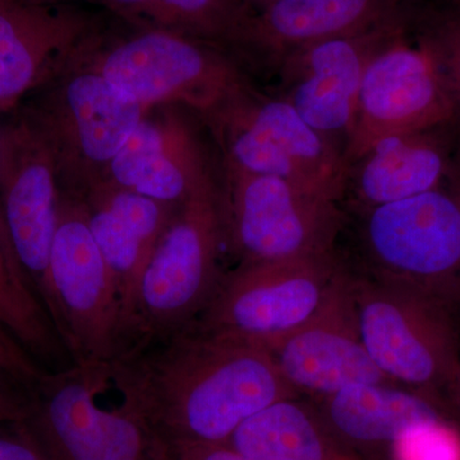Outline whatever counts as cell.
<instances>
[{"mask_svg": "<svg viewBox=\"0 0 460 460\" xmlns=\"http://www.w3.org/2000/svg\"><path fill=\"white\" fill-rule=\"evenodd\" d=\"M109 376L164 444H228L257 413L299 396L266 348L195 323L127 348L109 362Z\"/></svg>", "mask_w": 460, "mask_h": 460, "instance_id": "6da1fadb", "label": "cell"}, {"mask_svg": "<svg viewBox=\"0 0 460 460\" xmlns=\"http://www.w3.org/2000/svg\"><path fill=\"white\" fill-rule=\"evenodd\" d=\"M126 26L123 33L102 27L75 63L99 72L147 111L181 104L205 115L250 84L238 60L223 48Z\"/></svg>", "mask_w": 460, "mask_h": 460, "instance_id": "7a4b0ae2", "label": "cell"}, {"mask_svg": "<svg viewBox=\"0 0 460 460\" xmlns=\"http://www.w3.org/2000/svg\"><path fill=\"white\" fill-rule=\"evenodd\" d=\"M224 243L222 196L210 172L175 208L142 275L135 314L118 354L199 319L223 279Z\"/></svg>", "mask_w": 460, "mask_h": 460, "instance_id": "3957f363", "label": "cell"}, {"mask_svg": "<svg viewBox=\"0 0 460 460\" xmlns=\"http://www.w3.org/2000/svg\"><path fill=\"white\" fill-rule=\"evenodd\" d=\"M352 296L359 334L378 370L392 383L441 402L460 367L453 305L367 274H352Z\"/></svg>", "mask_w": 460, "mask_h": 460, "instance_id": "277c9868", "label": "cell"}, {"mask_svg": "<svg viewBox=\"0 0 460 460\" xmlns=\"http://www.w3.org/2000/svg\"><path fill=\"white\" fill-rule=\"evenodd\" d=\"M208 124L226 164L343 198L348 165L341 148L279 96L262 95L247 84L215 108Z\"/></svg>", "mask_w": 460, "mask_h": 460, "instance_id": "5b68a950", "label": "cell"}, {"mask_svg": "<svg viewBox=\"0 0 460 460\" xmlns=\"http://www.w3.org/2000/svg\"><path fill=\"white\" fill-rule=\"evenodd\" d=\"M334 251L275 261L239 263L224 274L195 325L270 348L313 320L348 275Z\"/></svg>", "mask_w": 460, "mask_h": 460, "instance_id": "8992f818", "label": "cell"}, {"mask_svg": "<svg viewBox=\"0 0 460 460\" xmlns=\"http://www.w3.org/2000/svg\"><path fill=\"white\" fill-rule=\"evenodd\" d=\"M38 93L25 111L53 148L60 190L77 196L104 181L111 160L151 111L78 63Z\"/></svg>", "mask_w": 460, "mask_h": 460, "instance_id": "52a82bcc", "label": "cell"}, {"mask_svg": "<svg viewBox=\"0 0 460 460\" xmlns=\"http://www.w3.org/2000/svg\"><path fill=\"white\" fill-rule=\"evenodd\" d=\"M370 277L460 298V172L420 195L363 211Z\"/></svg>", "mask_w": 460, "mask_h": 460, "instance_id": "ba28073f", "label": "cell"}, {"mask_svg": "<svg viewBox=\"0 0 460 460\" xmlns=\"http://www.w3.org/2000/svg\"><path fill=\"white\" fill-rule=\"evenodd\" d=\"M109 363H74L47 371L33 386L25 420L47 460H145L154 435L124 404L100 407Z\"/></svg>", "mask_w": 460, "mask_h": 460, "instance_id": "9c48e42d", "label": "cell"}, {"mask_svg": "<svg viewBox=\"0 0 460 460\" xmlns=\"http://www.w3.org/2000/svg\"><path fill=\"white\" fill-rule=\"evenodd\" d=\"M224 164V163H223ZM224 234L241 263L323 255L341 226L338 199L274 175L224 164Z\"/></svg>", "mask_w": 460, "mask_h": 460, "instance_id": "30bf717a", "label": "cell"}, {"mask_svg": "<svg viewBox=\"0 0 460 460\" xmlns=\"http://www.w3.org/2000/svg\"><path fill=\"white\" fill-rule=\"evenodd\" d=\"M49 278L54 325L74 363H109L122 337V310L107 262L91 234L84 199L60 190Z\"/></svg>", "mask_w": 460, "mask_h": 460, "instance_id": "8fae6325", "label": "cell"}, {"mask_svg": "<svg viewBox=\"0 0 460 460\" xmlns=\"http://www.w3.org/2000/svg\"><path fill=\"white\" fill-rule=\"evenodd\" d=\"M59 196L53 148L31 115L23 111L0 124L3 215L17 261L53 323L49 261Z\"/></svg>", "mask_w": 460, "mask_h": 460, "instance_id": "7c38bea8", "label": "cell"}, {"mask_svg": "<svg viewBox=\"0 0 460 460\" xmlns=\"http://www.w3.org/2000/svg\"><path fill=\"white\" fill-rule=\"evenodd\" d=\"M454 109L438 66L407 29L370 58L344 147L348 168L378 141L453 126Z\"/></svg>", "mask_w": 460, "mask_h": 460, "instance_id": "4fadbf2b", "label": "cell"}, {"mask_svg": "<svg viewBox=\"0 0 460 460\" xmlns=\"http://www.w3.org/2000/svg\"><path fill=\"white\" fill-rule=\"evenodd\" d=\"M105 25L65 0H0V114L59 77Z\"/></svg>", "mask_w": 460, "mask_h": 460, "instance_id": "5bb4252c", "label": "cell"}, {"mask_svg": "<svg viewBox=\"0 0 460 460\" xmlns=\"http://www.w3.org/2000/svg\"><path fill=\"white\" fill-rule=\"evenodd\" d=\"M407 25L338 36L305 45L281 60L279 98L308 126L328 138L347 142L368 60ZM344 154V151H341Z\"/></svg>", "mask_w": 460, "mask_h": 460, "instance_id": "9a60e30c", "label": "cell"}, {"mask_svg": "<svg viewBox=\"0 0 460 460\" xmlns=\"http://www.w3.org/2000/svg\"><path fill=\"white\" fill-rule=\"evenodd\" d=\"M268 350L290 389L311 401L350 386L394 384L378 370L363 344L350 272L313 320Z\"/></svg>", "mask_w": 460, "mask_h": 460, "instance_id": "2e32d148", "label": "cell"}, {"mask_svg": "<svg viewBox=\"0 0 460 460\" xmlns=\"http://www.w3.org/2000/svg\"><path fill=\"white\" fill-rule=\"evenodd\" d=\"M417 0H272L251 16L232 54L277 71L281 60L314 42L407 25Z\"/></svg>", "mask_w": 460, "mask_h": 460, "instance_id": "e0dca14e", "label": "cell"}, {"mask_svg": "<svg viewBox=\"0 0 460 460\" xmlns=\"http://www.w3.org/2000/svg\"><path fill=\"white\" fill-rule=\"evenodd\" d=\"M80 198L86 206L91 234L107 262L119 298L122 345L135 314L142 275L177 206L118 189L107 181L91 187Z\"/></svg>", "mask_w": 460, "mask_h": 460, "instance_id": "ac0fdd59", "label": "cell"}, {"mask_svg": "<svg viewBox=\"0 0 460 460\" xmlns=\"http://www.w3.org/2000/svg\"><path fill=\"white\" fill-rule=\"evenodd\" d=\"M460 172V141L453 126L378 141L348 168L350 189L363 211L438 189Z\"/></svg>", "mask_w": 460, "mask_h": 460, "instance_id": "d6986e66", "label": "cell"}, {"mask_svg": "<svg viewBox=\"0 0 460 460\" xmlns=\"http://www.w3.org/2000/svg\"><path fill=\"white\" fill-rule=\"evenodd\" d=\"M208 174L189 126L177 115L150 111L111 160L104 181L178 206Z\"/></svg>", "mask_w": 460, "mask_h": 460, "instance_id": "ffe728a7", "label": "cell"}, {"mask_svg": "<svg viewBox=\"0 0 460 460\" xmlns=\"http://www.w3.org/2000/svg\"><path fill=\"white\" fill-rule=\"evenodd\" d=\"M313 402L332 432L365 460L389 456L411 429L450 420L440 402L398 384L350 386Z\"/></svg>", "mask_w": 460, "mask_h": 460, "instance_id": "44dd1931", "label": "cell"}, {"mask_svg": "<svg viewBox=\"0 0 460 460\" xmlns=\"http://www.w3.org/2000/svg\"><path fill=\"white\" fill-rule=\"evenodd\" d=\"M228 445L252 460H365L332 432L314 402L301 396L265 408Z\"/></svg>", "mask_w": 460, "mask_h": 460, "instance_id": "7402d4cb", "label": "cell"}, {"mask_svg": "<svg viewBox=\"0 0 460 460\" xmlns=\"http://www.w3.org/2000/svg\"><path fill=\"white\" fill-rule=\"evenodd\" d=\"M120 22L163 30L232 51L255 12L241 0H84Z\"/></svg>", "mask_w": 460, "mask_h": 460, "instance_id": "603a6c76", "label": "cell"}, {"mask_svg": "<svg viewBox=\"0 0 460 460\" xmlns=\"http://www.w3.org/2000/svg\"><path fill=\"white\" fill-rule=\"evenodd\" d=\"M0 326L44 371L74 365L49 314L0 243Z\"/></svg>", "mask_w": 460, "mask_h": 460, "instance_id": "cb8c5ba5", "label": "cell"}, {"mask_svg": "<svg viewBox=\"0 0 460 460\" xmlns=\"http://www.w3.org/2000/svg\"><path fill=\"white\" fill-rule=\"evenodd\" d=\"M407 31L438 66L452 100L453 128L460 141V7L443 0H417Z\"/></svg>", "mask_w": 460, "mask_h": 460, "instance_id": "d4e9b609", "label": "cell"}, {"mask_svg": "<svg viewBox=\"0 0 460 460\" xmlns=\"http://www.w3.org/2000/svg\"><path fill=\"white\" fill-rule=\"evenodd\" d=\"M389 460H460V428L444 420L411 429L393 445Z\"/></svg>", "mask_w": 460, "mask_h": 460, "instance_id": "484cf974", "label": "cell"}, {"mask_svg": "<svg viewBox=\"0 0 460 460\" xmlns=\"http://www.w3.org/2000/svg\"><path fill=\"white\" fill-rule=\"evenodd\" d=\"M35 384L0 361V425L25 422Z\"/></svg>", "mask_w": 460, "mask_h": 460, "instance_id": "4316f807", "label": "cell"}, {"mask_svg": "<svg viewBox=\"0 0 460 460\" xmlns=\"http://www.w3.org/2000/svg\"><path fill=\"white\" fill-rule=\"evenodd\" d=\"M0 460H47L26 422L0 425Z\"/></svg>", "mask_w": 460, "mask_h": 460, "instance_id": "83f0119b", "label": "cell"}, {"mask_svg": "<svg viewBox=\"0 0 460 460\" xmlns=\"http://www.w3.org/2000/svg\"><path fill=\"white\" fill-rule=\"evenodd\" d=\"M162 444L172 460H252L228 444Z\"/></svg>", "mask_w": 460, "mask_h": 460, "instance_id": "f1b7e54d", "label": "cell"}, {"mask_svg": "<svg viewBox=\"0 0 460 460\" xmlns=\"http://www.w3.org/2000/svg\"><path fill=\"white\" fill-rule=\"evenodd\" d=\"M0 361L31 381L38 380L45 372L30 358L29 354L2 326H0Z\"/></svg>", "mask_w": 460, "mask_h": 460, "instance_id": "f546056e", "label": "cell"}, {"mask_svg": "<svg viewBox=\"0 0 460 460\" xmlns=\"http://www.w3.org/2000/svg\"><path fill=\"white\" fill-rule=\"evenodd\" d=\"M441 402H443L447 416L460 428V367L454 375L449 385L445 389L443 396H441Z\"/></svg>", "mask_w": 460, "mask_h": 460, "instance_id": "4dcf8cb0", "label": "cell"}, {"mask_svg": "<svg viewBox=\"0 0 460 460\" xmlns=\"http://www.w3.org/2000/svg\"><path fill=\"white\" fill-rule=\"evenodd\" d=\"M0 243H2L3 248H4L5 253H7V256L9 257V260H11L12 263H13L18 270L23 274L22 269H21L20 263L17 261V257L14 255L13 247H12L11 238H9V233L7 229V224H5L4 215H3L2 202H0ZM23 277H25V274H23Z\"/></svg>", "mask_w": 460, "mask_h": 460, "instance_id": "1f68e13d", "label": "cell"}, {"mask_svg": "<svg viewBox=\"0 0 460 460\" xmlns=\"http://www.w3.org/2000/svg\"><path fill=\"white\" fill-rule=\"evenodd\" d=\"M145 460H172L169 454L166 453L165 447L157 438H154L153 447L148 450Z\"/></svg>", "mask_w": 460, "mask_h": 460, "instance_id": "d6a6232c", "label": "cell"}, {"mask_svg": "<svg viewBox=\"0 0 460 460\" xmlns=\"http://www.w3.org/2000/svg\"><path fill=\"white\" fill-rule=\"evenodd\" d=\"M443 2L450 3V4L458 5V7H460V0H443Z\"/></svg>", "mask_w": 460, "mask_h": 460, "instance_id": "836d02e7", "label": "cell"}, {"mask_svg": "<svg viewBox=\"0 0 460 460\" xmlns=\"http://www.w3.org/2000/svg\"><path fill=\"white\" fill-rule=\"evenodd\" d=\"M243 4H244V3H243Z\"/></svg>", "mask_w": 460, "mask_h": 460, "instance_id": "e575fe53", "label": "cell"}]
</instances>
